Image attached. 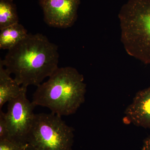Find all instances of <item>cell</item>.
<instances>
[{
  "mask_svg": "<svg viewBox=\"0 0 150 150\" xmlns=\"http://www.w3.org/2000/svg\"><path fill=\"white\" fill-rule=\"evenodd\" d=\"M58 46L40 33L28 34L0 60L20 85L38 86L59 68Z\"/></svg>",
  "mask_w": 150,
  "mask_h": 150,
  "instance_id": "1",
  "label": "cell"
},
{
  "mask_svg": "<svg viewBox=\"0 0 150 150\" xmlns=\"http://www.w3.org/2000/svg\"><path fill=\"white\" fill-rule=\"evenodd\" d=\"M86 85L83 76L74 68H58L40 84L33 96L32 102L47 108L60 116L74 114L85 100Z\"/></svg>",
  "mask_w": 150,
  "mask_h": 150,
  "instance_id": "2",
  "label": "cell"
},
{
  "mask_svg": "<svg viewBox=\"0 0 150 150\" xmlns=\"http://www.w3.org/2000/svg\"><path fill=\"white\" fill-rule=\"evenodd\" d=\"M127 54L150 64V0H129L118 15Z\"/></svg>",
  "mask_w": 150,
  "mask_h": 150,
  "instance_id": "3",
  "label": "cell"
},
{
  "mask_svg": "<svg viewBox=\"0 0 150 150\" xmlns=\"http://www.w3.org/2000/svg\"><path fill=\"white\" fill-rule=\"evenodd\" d=\"M74 129L62 116L35 114L26 144L27 150H72Z\"/></svg>",
  "mask_w": 150,
  "mask_h": 150,
  "instance_id": "4",
  "label": "cell"
},
{
  "mask_svg": "<svg viewBox=\"0 0 150 150\" xmlns=\"http://www.w3.org/2000/svg\"><path fill=\"white\" fill-rule=\"evenodd\" d=\"M27 87L8 103L5 113L8 127L9 139L26 144L28 137L35 118L36 106L26 96Z\"/></svg>",
  "mask_w": 150,
  "mask_h": 150,
  "instance_id": "5",
  "label": "cell"
},
{
  "mask_svg": "<svg viewBox=\"0 0 150 150\" xmlns=\"http://www.w3.org/2000/svg\"><path fill=\"white\" fill-rule=\"evenodd\" d=\"M80 2L81 0H39L46 23L61 28L70 27L74 24Z\"/></svg>",
  "mask_w": 150,
  "mask_h": 150,
  "instance_id": "6",
  "label": "cell"
},
{
  "mask_svg": "<svg viewBox=\"0 0 150 150\" xmlns=\"http://www.w3.org/2000/svg\"><path fill=\"white\" fill-rule=\"evenodd\" d=\"M125 114L129 123L150 128V86L136 93L132 103L126 108Z\"/></svg>",
  "mask_w": 150,
  "mask_h": 150,
  "instance_id": "7",
  "label": "cell"
},
{
  "mask_svg": "<svg viewBox=\"0 0 150 150\" xmlns=\"http://www.w3.org/2000/svg\"><path fill=\"white\" fill-rule=\"evenodd\" d=\"M25 87L13 79L0 62V110L6 103L18 96Z\"/></svg>",
  "mask_w": 150,
  "mask_h": 150,
  "instance_id": "8",
  "label": "cell"
},
{
  "mask_svg": "<svg viewBox=\"0 0 150 150\" xmlns=\"http://www.w3.org/2000/svg\"><path fill=\"white\" fill-rule=\"evenodd\" d=\"M28 34L24 26L19 23L1 30L0 48L10 50L27 37Z\"/></svg>",
  "mask_w": 150,
  "mask_h": 150,
  "instance_id": "9",
  "label": "cell"
},
{
  "mask_svg": "<svg viewBox=\"0 0 150 150\" xmlns=\"http://www.w3.org/2000/svg\"><path fill=\"white\" fill-rule=\"evenodd\" d=\"M19 23L13 0H0V30Z\"/></svg>",
  "mask_w": 150,
  "mask_h": 150,
  "instance_id": "10",
  "label": "cell"
},
{
  "mask_svg": "<svg viewBox=\"0 0 150 150\" xmlns=\"http://www.w3.org/2000/svg\"><path fill=\"white\" fill-rule=\"evenodd\" d=\"M0 150H27V145L10 140H0Z\"/></svg>",
  "mask_w": 150,
  "mask_h": 150,
  "instance_id": "11",
  "label": "cell"
},
{
  "mask_svg": "<svg viewBox=\"0 0 150 150\" xmlns=\"http://www.w3.org/2000/svg\"><path fill=\"white\" fill-rule=\"evenodd\" d=\"M9 139L8 125L5 112L0 110V140Z\"/></svg>",
  "mask_w": 150,
  "mask_h": 150,
  "instance_id": "12",
  "label": "cell"
},
{
  "mask_svg": "<svg viewBox=\"0 0 150 150\" xmlns=\"http://www.w3.org/2000/svg\"><path fill=\"white\" fill-rule=\"evenodd\" d=\"M143 150H150V137L147 138L144 141Z\"/></svg>",
  "mask_w": 150,
  "mask_h": 150,
  "instance_id": "13",
  "label": "cell"
}]
</instances>
